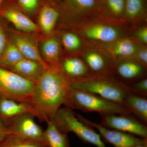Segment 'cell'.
Here are the masks:
<instances>
[{
  "instance_id": "6da1fadb",
  "label": "cell",
  "mask_w": 147,
  "mask_h": 147,
  "mask_svg": "<svg viewBox=\"0 0 147 147\" xmlns=\"http://www.w3.org/2000/svg\"><path fill=\"white\" fill-rule=\"evenodd\" d=\"M36 83L32 105L38 119L47 123L65 102L71 88V80L58 63L47 65Z\"/></svg>"
},
{
  "instance_id": "7a4b0ae2",
  "label": "cell",
  "mask_w": 147,
  "mask_h": 147,
  "mask_svg": "<svg viewBox=\"0 0 147 147\" xmlns=\"http://www.w3.org/2000/svg\"><path fill=\"white\" fill-rule=\"evenodd\" d=\"M111 75L91 74L83 78L70 79L71 88L94 94L123 105L125 98L131 92L126 85L114 79Z\"/></svg>"
},
{
  "instance_id": "3957f363",
  "label": "cell",
  "mask_w": 147,
  "mask_h": 147,
  "mask_svg": "<svg viewBox=\"0 0 147 147\" xmlns=\"http://www.w3.org/2000/svg\"><path fill=\"white\" fill-rule=\"evenodd\" d=\"M63 105L86 112H97L100 115L112 114L131 115L130 110L122 104L113 102L94 94L71 88Z\"/></svg>"
},
{
  "instance_id": "277c9868",
  "label": "cell",
  "mask_w": 147,
  "mask_h": 147,
  "mask_svg": "<svg viewBox=\"0 0 147 147\" xmlns=\"http://www.w3.org/2000/svg\"><path fill=\"white\" fill-rule=\"evenodd\" d=\"M52 121L62 132L66 134L73 132L84 143L96 147H106L99 134L91 127L79 120L71 108L65 106L60 108Z\"/></svg>"
},
{
  "instance_id": "5b68a950",
  "label": "cell",
  "mask_w": 147,
  "mask_h": 147,
  "mask_svg": "<svg viewBox=\"0 0 147 147\" xmlns=\"http://www.w3.org/2000/svg\"><path fill=\"white\" fill-rule=\"evenodd\" d=\"M36 83L0 67V97L32 104Z\"/></svg>"
},
{
  "instance_id": "8992f818",
  "label": "cell",
  "mask_w": 147,
  "mask_h": 147,
  "mask_svg": "<svg viewBox=\"0 0 147 147\" xmlns=\"http://www.w3.org/2000/svg\"><path fill=\"white\" fill-rule=\"evenodd\" d=\"M76 117L84 123L96 129L102 140L113 145L115 147H133L147 145V139L136 137L126 132L111 129L102 126L100 124L93 122L79 114Z\"/></svg>"
},
{
  "instance_id": "52a82bcc",
  "label": "cell",
  "mask_w": 147,
  "mask_h": 147,
  "mask_svg": "<svg viewBox=\"0 0 147 147\" xmlns=\"http://www.w3.org/2000/svg\"><path fill=\"white\" fill-rule=\"evenodd\" d=\"M34 117L31 113H27L14 118L7 125L9 134L25 140L44 143V131L35 122Z\"/></svg>"
},
{
  "instance_id": "ba28073f",
  "label": "cell",
  "mask_w": 147,
  "mask_h": 147,
  "mask_svg": "<svg viewBox=\"0 0 147 147\" xmlns=\"http://www.w3.org/2000/svg\"><path fill=\"white\" fill-rule=\"evenodd\" d=\"M0 17L19 31L40 33L35 21L19 8L15 0H6L0 7Z\"/></svg>"
},
{
  "instance_id": "9c48e42d",
  "label": "cell",
  "mask_w": 147,
  "mask_h": 147,
  "mask_svg": "<svg viewBox=\"0 0 147 147\" xmlns=\"http://www.w3.org/2000/svg\"><path fill=\"white\" fill-rule=\"evenodd\" d=\"M100 124L107 128L123 131L147 139V127L131 115L108 114L100 115Z\"/></svg>"
},
{
  "instance_id": "30bf717a",
  "label": "cell",
  "mask_w": 147,
  "mask_h": 147,
  "mask_svg": "<svg viewBox=\"0 0 147 147\" xmlns=\"http://www.w3.org/2000/svg\"><path fill=\"white\" fill-rule=\"evenodd\" d=\"M9 39L25 58L41 63L45 66L40 54L38 46V36L40 33L19 31L9 26L7 27Z\"/></svg>"
},
{
  "instance_id": "8fae6325",
  "label": "cell",
  "mask_w": 147,
  "mask_h": 147,
  "mask_svg": "<svg viewBox=\"0 0 147 147\" xmlns=\"http://www.w3.org/2000/svg\"><path fill=\"white\" fill-rule=\"evenodd\" d=\"M38 46L40 57L47 65L59 63L61 59L62 45L56 33L48 36L40 34Z\"/></svg>"
},
{
  "instance_id": "7c38bea8",
  "label": "cell",
  "mask_w": 147,
  "mask_h": 147,
  "mask_svg": "<svg viewBox=\"0 0 147 147\" xmlns=\"http://www.w3.org/2000/svg\"><path fill=\"white\" fill-rule=\"evenodd\" d=\"M27 113L38 119L37 113L30 103L0 97V120L6 126L14 118Z\"/></svg>"
},
{
  "instance_id": "4fadbf2b",
  "label": "cell",
  "mask_w": 147,
  "mask_h": 147,
  "mask_svg": "<svg viewBox=\"0 0 147 147\" xmlns=\"http://www.w3.org/2000/svg\"><path fill=\"white\" fill-rule=\"evenodd\" d=\"M59 11L49 5H43L37 15L36 23L40 31V34L48 36L55 33L59 19Z\"/></svg>"
},
{
  "instance_id": "5bb4252c",
  "label": "cell",
  "mask_w": 147,
  "mask_h": 147,
  "mask_svg": "<svg viewBox=\"0 0 147 147\" xmlns=\"http://www.w3.org/2000/svg\"><path fill=\"white\" fill-rule=\"evenodd\" d=\"M47 67L37 61L25 58L11 66L8 69L26 79L36 82Z\"/></svg>"
},
{
  "instance_id": "9a60e30c",
  "label": "cell",
  "mask_w": 147,
  "mask_h": 147,
  "mask_svg": "<svg viewBox=\"0 0 147 147\" xmlns=\"http://www.w3.org/2000/svg\"><path fill=\"white\" fill-rule=\"evenodd\" d=\"M59 64L70 79H79L92 74L86 63L78 58L69 57L61 59Z\"/></svg>"
},
{
  "instance_id": "2e32d148",
  "label": "cell",
  "mask_w": 147,
  "mask_h": 147,
  "mask_svg": "<svg viewBox=\"0 0 147 147\" xmlns=\"http://www.w3.org/2000/svg\"><path fill=\"white\" fill-rule=\"evenodd\" d=\"M115 67L118 76L125 81H133L142 79L145 74V67L139 63L125 61L119 63Z\"/></svg>"
},
{
  "instance_id": "e0dca14e",
  "label": "cell",
  "mask_w": 147,
  "mask_h": 147,
  "mask_svg": "<svg viewBox=\"0 0 147 147\" xmlns=\"http://www.w3.org/2000/svg\"><path fill=\"white\" fill-rule=\"evenodd\" d=\"M84 33L89 39L103 42H113L119 36L118 30L115 28L102 24H96L88 27Z\"/></svg>"
},
{
  "instance_id": "ac0fdd59",
  "label": "cell",
  "mask_w": 147,
  "mask_h": 147,
  "mask_svg": "<svg viewBox=\"0 0 147 147\" xmlns=\"http://www.w3.org/2000/svg\"><path fill=\"white\" fill-rule=\"evenodd\" d=\"M43 139L47 147H71L67 134L60 131L53 121L47 123Z\"/></svg>"
},
{
  "instance_id": "d6986e66",
  "label": "cell",
  "mask_w": 147,
  "mask_h": 147,
  "mask_svg": "<svg viewBox=\"0 0 147 147\" xmlns=\"http://www.w3.org/2000/svg\"><path fill=\"white\" fill-rule=\"evenodd\" d=\"M123 105L145 124L147 123V99L134 94H129L125 98Z\"/></svg>"
},
{
  "instance_id": "ffe728a7",
  "label": "cell",
  "mask_w": 147,
  "mask_h": 147,
  "mask_svg": "<svg viewBox=\"0 0 147 147\" xmlns=\"http://www.w3.org/2000/svg\"><path fill=\"white\" fill-rule=\"evenodd\" d=\"M88 68L92 74H111L112 66L98 53L90 52L85 57Z\"/></svg>"
},
{
  "instance_id": "44dd1931",
  "label": "cell",
  "mask_w": 147,
  "mask_h": 147,
  "mask_svg": "<svg viewBox=\"0 0 147 147\" xmlns=\"http://www.w3.org/2000/svg\"><path fill=\"white\" fill-rule=\"evenodd\" d=\"M24 58L18 48L9 39L5 50L0 57V67L8 69Z\"/></svg>"
},
{
  "instance_id": "7402d4cb",
  "label": "cell",
  "mask_w": 147,
  "mask_h": 147,
  "mask_svg": "<svg viewBox=\"0 0 147 147\" xmlns=\"http://www.w3.org/2000/svg\"><path fill=\"white\" fill-rule=\"evenodd\" d=\"M0 147H47L45 144L25 140L9 134L0 140Z\"/></svg>"
},
{
  "instance_id": "603a6c76",
  "label": "cell",
  "mask_w": 147,
  "mask_h": 147,
  "mask_svg": "<svg viewBox=\"0 0 147 147\" xmlns=\"http://www.w3.org/2000/svg\"><path fill=\"white\" fill-rule=\"evenodd\" d=\"M137 47L134 42L128 39L120 40L114 44L113 52L115 55L121 57H129L137 51Z\"/></svg>"
},
{
  "instance_id": "cb8c5ba5",
  "label": "cell",
  "mask_w": 147,
  "mask_h": 147,
  "mask_svg": "<svg viewBox=\"0 0 147 147\" xmlns=\"http://www.w3.org/2000/svg\"><path fill=\"white\" fill-rule=\"evenodd\" d=\"M59 37L62 47H63L68 52H75L81 47V40L79 37L73 32H63L61 35L60 37L59 36Z\"/></svg>"
},
{
  "instance_id": "d4e9b609",
  "label": "cell",
  "mask_w": 147,
  "mask_h": 147,
  "mask_svg": "<svg viewBox=\"0 0 147 147\" xmlns=\"http://www.w3.org/2000/svg\"><path fill=\"white\" fill-rule=\"evenodd\" d=\"M15 1L19 8L33 20L42 5L41 0H15Z\"/></svg>"
},
{
  "instance_id": "484cf974",
  "label": "cell",
  "mask_w": 147,
  "mask_h": 147,
  "mask_svg": "<svg viewBox=\"0 0 147 147\" xmlns=\"http://www.w3.org/2000/svg\"><path fill=\"white\" fill-rule=\"evenodd\" d=\"M143 9L142 0H126L125 10L127 17L134 18L140 15Z\"/></svg>"
},
{
  "instance_id": "4316f807",
  "label": "cell",
  "mask_w": 147,
  "mask_h": 147,
  "mask_svg": "<svg viewBox=\"0 0 147 147\" xmlns=\"http://www.w3.org/2000/svg\"><path fill=\"white\" fill-rule=\"evenodd\" d=\"M127 86L131 93L147 98V78H142Z\"/></svg>"
},
{
  "instance_id": "83f0119b",
  "label": "cell",
  "mask_w": 147,
  "mask_h": 147,
  "mask_svg": "<svg viewBox=\"0 0 147 147\" xmlns=\"http://www.w3.org/2000/svg\"><path fill=\"white\" fill-rule=\"evenodd\" d=\"M8 25L6 21L0 17V57L4 52L9 42V38L7 30Z\"/></svg>"
},
{
  "instance_id": "f1b7e54d",
  "label": "cell",
  "mask_w": 147,
  "mask_h": 147,
  "mask_svg": "<svg viewBox=\"0 0 147 147\" xmlns=\"http://www.w3.org/2000/svg\"><path fill=\"white\" fill-rule=\"evenodd\" d=\"M110 10L115 15L120 16L125 10V0H107Z\"/></svg>"
},
{
  "instance_id": "f546056e",
  "label": "cell",
  "mask_w": 147,
  "mask_h": 147,
  "mask_svg": "<svg viewBox=\"0 0 147 147\" xmlns=\"http://www.w3.org/2000/svg\"><path fill=\"white\" fill-rule=\"evenodd\" d=\"M79 8L82 9H90L94 7L95 0H71Z\"/></svg>"
},
{
  "instance_id": "4dcf8cb0",
  "label": "cell",
  "mask_w": 147,
  "mask_h": 147,
  "mask_svg": "<svg viewBox=\"0 0 147 147\" xmlns=\"http://www.w3.org/2000/svg\"><path fill=\"white\" fill-rule=\"evenodd\" d=\"M137 59L139 63L146 67L147 63V51L146 49H143L140 50L138 54Z\"/></svg>"
},
{
  "instance_id": "1f68e13d",
  "label": "cell",
  "mask_w": 147,
  "mask_h": 147,
  "mask_svg": "<svg viewBox=\"0 0 147 147\" xmlns=\"http://www.w3.org/2000/svg\"><path fill=\"white\" fill-rule=\"evenodd\" d=\"M138 39L145 43H147V28L146 27L139 29L136 34Z\"/></svg>"
},
{
  "instance_id": "d6a6232c",
  "label": "cell",
  "mask_w": 147,
  "mask_h": 147,
  "mask_svg": "<svg viewBox=\"0 0 147 147\" xmlns=\"http://www.w3.org/2000/svg\"><path fill=\"white\" fill-rule=\"evenodd\" d=\"M8 134H9V132L7 127L0 120V140H2Z\"/></svg>"
},
{
  "instance_id": "836d02e7",
  "label": "cell",
  "mask_w": 147,
  "mask_h": 147,
  "mask_svg": "<svg viewBox=\"0 0 147 147\" xmlns=\"http://www.w3.org/2000/svg\"><path fill=\"white\" fill-rule=\"evenodd\" d=\"M6 0H0V7L4 3Z\"/></svg>"
},
{
  "instance_id": "e575fe53",
  "label": "cell",
  "mask_w": 147,
  "mask_h": 147,
  "mask_svg": "<svg viewBox=\"0 0 147 147\" xmlns=\"http://www.w3.org/2000/svg\"><path fill=\"white\" fill-rule=\"evenodd\" d=\"M133 147H147V145H140V146H136Z\"/></svg>"
}]
</instances>
